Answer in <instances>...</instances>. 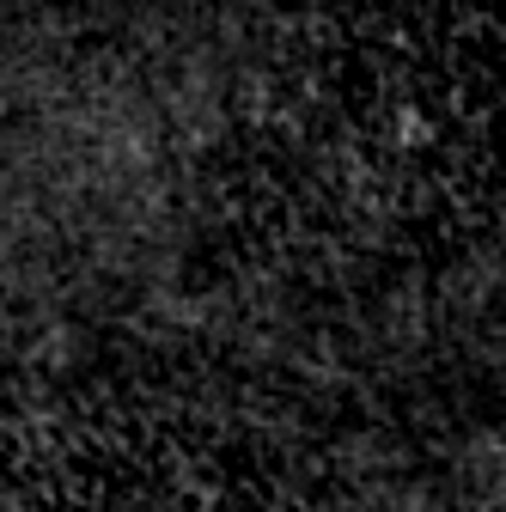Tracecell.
I'll use <instances>...</instances> for the list:
<instances>
[{
  "instance_id": "obj_1",
  "label": "cell",
  "mask_w": 506,
  "mask_h": 512,
  "mask_svg": "<svg viewBox=\"0 0 506 512\" xmlns=\"http://www.w3.org/2000/svg\"><path fill=\"white\" fill-rule=\"evenodd\" d=\"M0 512H354L293 458L141 421H74L0 452Z\"/></svg>"
}]
</instances>
